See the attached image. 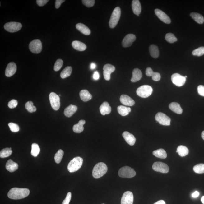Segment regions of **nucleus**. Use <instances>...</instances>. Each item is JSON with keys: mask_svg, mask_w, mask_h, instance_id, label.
Listing matches in <instances>:
<instances>
[{"mask_svg": "<svg viewBox=\"0 0 204 204\" xmlns=\"http://www.w3.org/2000/svg\"><path fill=\"white\" fill-rule=\"evenodd\" d=\"M26 108L28 112L33 113L36 111V107L34 106L33 103L32 101H28L26 103L25 105Z\"/></svg>", "mask_w": 204, "mask_h": 204, "instance_id": "58836bf2", "label": "nucleus"}, {"mask_svg": "<svg viewBox=\"0 0 204 204\" xmlns=\"http://www.w3.org/2000/svg\"><path fill=\"white\" fill-rule=\"evenodd\" d=\"M202 203L204 204V196L202 197L201 198Z\"/></svg>", "mask_w": 204, "mask_h": 204, "instance_id": "052dcab7", "label": "nucleus"}, {"mask_svg": "<svg viewBox=\"0 0 204 204\" xmlns=\"http://www.w3.org/2000/svg\"><path fill=\"white\" fill-rule=\"evenodd\" d=\"M63 65V61L61 59H58L56 61L54 64V71L57 72L61 69Z\"/></svg>", "mask_w": 204, "mask_h": 204, "instance_id": "37998d69", "label": "nucleus"}, {"mask_svg": "<svg viewBox=\"0 0 204 204\" xmlns=\"http://www.w3.org/2000/svg\"><path fill=\"white\" fill-rule=\"evenodd\" d=\"M190 16L198 24H202L204 22V17L199 13L193 12L190 14Z\"/></svg>", "mask_w": 204, "mask_h": 204, "instance_id": "473e14b6", "label": "nucleus"}, {"mask_svg": "<svg viewBox=\"0 0 204 204\" xmlns=\"http://www.w3.org/2000/svg\"><path fill=\"white\" fill-rule=\"evenodd\" d=\"M154 204H166V203H165V202L164 200H159V201L155 202V203Z\"/></svg>", "mask_w": 204, "mask_h": 204, "instance_id": "13d9d810", "label": "nucleus"}, {"mask_svg": "<svg viewBox=\"0 0 204 204\" xmlns=\"http://www.w3.org/2000/svg\"><path fill=\"white\" fill-rule=\"evenodd\" d=\"M76 29L80 31L82 34L86 35H89L90 34L91 31L89 28L86 26L85 25L82 23H78L76 26Z\"/></svg>", "mask_w": 204, "mask_h": 204, "instance_id": "393cba45", "label": "nucleus"}, {"mask_svg": "<svg viewBox=\"0 0 204 204\" xmlns=\"http://www.w3.org/2000/svg\"><path fill=\"white\" fill-rule=\"evenodd\" d=\"M189 150L185 146L181 145L178 147L176 152L178 153L179 155L182 157H183L188 155L189 154Z\"/></svg>", "mask_w": 204, "mask_h": 204, "instance_id": "72a5a7b5", "label": "nucleus"}, {"mask_svg": "<svg viewBox=\"0 0 204 204\" xmlns=\"http://www.w3.org/2000/svg\"><path fill=\"white\" fill-rule=\"evenodd\" d=\"M64 152L61 149H59L58 151V152L56 153L54 156V160L55 162L57 164H59L60 163L62 159L63 155H64Z\"/></svg>", "mask_w": 204, "mask_h": 204, "instance_id": "4c0bfd02", "label": "nucleus"}, {"mask_svg": "<svg viewBox=\"0 0 204 204\" xmlns=\"http://www.w3.org/2000/svg\"><path fill=\"white\" fill-rule=\"evenodd\" d=\"M121 14V9L119 7H117L114 9L109 22V26L110 28L113 29L117 26L120 19Z\"/></svg>", "mask_w": 204, "mask_h": 204, "instance_id": "20e7f679", "label": "nucleus"}, {"mask_svg": "<svg viewBox=\"0 0 204 204\" xmlns=\"http://www.w3.org/2000/svg\"><path fill=\"white\" fill-rule=\"evenodd\" d=\"M96 67V64L95 63H91L90 64V68L91 70H94Z\"/></svg>", "mask_w": 204, "mask_h": 204, "instance_id": "4d7b16f0", "label": "nucleus"}, {"mask_svg": "<svg viewBox=\"0 0 204 204\" xmlns=\"http://www.w3.org/2000/svg\"><path fill=\"white\" fill-rule=\"evenodd\" d=\"M12 153V151L11 147L6 148L3 149L0 152V157L1 158L8 157L11 155Z\"/></svg>", "mask_w": 204, "mask_h": 204, "instance_id": "c9c22d12", "label": "nucleus"}, {"mask_svg": "<svg viewBox=\"0 0 204 204\" xmlns=\"http://www.w3.org/2000/svg\"><path fill=\"white\" fill-rule=\"evenodd\" d=\"M185 78H187V76H185Z\"/></svg>", "mask_w": 204, "mask_h": 204, "instance_id": "680f3d73", "label": "nucleus"}, {"mask_svg": "<svg viewBox=\"0 0 204 204\" xmlns=\"http://www.w3.org/2000/svg\"><path fill=\"white\" fill-rule=\"evenodd\" d=\"M72 46L73 48L77 50L83 51L87 49V46L83 43L78 40H75L72 43Z\"/></svg>", "mask_w": 204, "mask_h": 204, "instance_id": "a878e982", "label": "nucleus"}, {"mask_svg": "<svg viewBox=\"0 0 204 204\" xmlns=\"http://www.w3.org/2000/svg\"><path fill=\"white\" fill-rule=\"evenodd\" d=\"M149 53L150 55L154 58H157L159 57V51L157 46L151 45L149 48Z\"/></svg>", "mask_w": 204, "mask_h": 204, "instance_id": "c756f323", "label": "nucleus"}, {"mask_svg": "<svg viewBox=\"0 0 204 204\" xmlns=\"http://www.w3.org/2000/svg\"><path fill=\"white\" fill-rule=\"evenodd\" d=\"M8 125L10 128V130L14 132H16L19 131V127L18 125L14 123H10Z\"/></svg>", "mask_w": 204, "mask_h": 204, "instance_id": "c03bdc74", "label": "nucleus"}, {"mask_svg": "<svg viewBox=\"0 0 204 204\" xmlns=\"http://www.w3.org/2000/svg\"><path fill=\"white\" fill-rule=\"evenodd\" d=\"M40 152V149L39 146L36 143H33L31 145V155L34 157H36Z\"/></svg>", "mask_w": 204, "mask_h": 204, "instance_id": "e433bc0d", "label": "nucleus"}, {"mask_svg": "<svg viewBox=\"0 0 204 204\" xmlns=\"http://www.w3.org/2000/svg\"><path fill=\"white\" fill-rule=\"evenodd\" d=\"M202 137L203 139L204 140V131L202 132Z\"/></svg>", "mask_w": 204, "mask_h": 204, "instance_id": "bf43d9fd", "label": "nucleus"}, {"mask_svg": "<svg viewBox=\"0 0 204 204\" xmlns=\"http://www.w3.org/2000/svg\"><path fill=\"white\" fill-rule=\"evenodd\" d=\"M152 168L155 171L163 173H167L169 171L168 165L161 162L154 163L153 165Z\"/></svg>", "mask_w": 204, "mask_h": 204, "instance_id": "f8f14e48", "label": "nucleus"}, {"mask_svg": "<svg viewBox=\"0 0 204 204\" xmlns=\"http://www.w3.org/2000/svg\"><path fill=\"white\" fill-rule=\"evenodd\" d=\"M136 37L135 35L129 34L125 37L122 41V45L124 47H128L131 46L133 43L136 40Z\"/></svg>", "mask_w": 204, "mask_h": 204, "instance_id": "dca6fc26", "label": "nucleus"}, {"mask_svg": "<svg viewBox=\"0 0 204 204\" xmlns=\"http://www.w3.org/2000/svg\"><path fill=\"white\" fill-rule=\"evenodd\" d=\"M82 2L84 6L89 8L94 6L95 1L94 0H82Z\"/></svg>", "mask_w": 204, "mask_h": 204, "instance_id": "a18cd8bd", "label": "nucleus"}, {"mask_svg": "<svg viewBox=\"0 0 204 204\" xmlns=\"http://www.w3.org/2000/svg\"><path fill=\"white\" fill-rule=\"evenodd\" d=\"M120 101L123 105L132 106L135 104V102L132 98L126 95H122L120 96Z\"/></svg>", "mask_w": 204, "mask_h": 204, "instance_id": "a211bd4d", "label": "nucleus"}, {"mask_svg": "<svg viewBox=\"0 0 204 204\" xmlns=\"http://www.w3.org/2000/svg\"></svg>", "mask_w": 204, "mask_h": 204, "instance_id": "e2e57ef3", "label": "nucleus"}, {"mask_svg": "<svg viewBox=\"0 0 204 204\" xmlns=\"http://www.w3.org/2000/svg\"><path fill=\"white\" fill-rule=\"evenodd\" d=\"M200 193H199L198 192L196 191H195L194 193H192V196L193 197V198H197L199 196Z\"/></svg>", "mask_w": 204, "mask_h": 204, "instance_id": "6e6d98bb", "label": "nucleus"}, {"mask_svg": "<svg viewBox=\"0 0 204 204\" xmlns=\"http://www.w3.org/2000/svg\"><path fill=\"white\" fill-rule=\"evenodd\" d=\"M29 48L33 53L38 54L41 52L42 50V44L39 40L36 39L30 42Z\"/></svg>", "mask_w": 204, "mask_h": 204, "instance_id": "1a4fd4ad", "label": "nucleus"}, {"mask_svg": "<svg viewBox=\"0 0 204 204\" xmlns=\"http://www.w3.org/2000/svg\"><path fill=\"white\" fill-rule=\"evenodd\" d=\"M30 191L27 188H14L10 189L8 193L9 198L13 200H19L27 197Z\"/></svg>", "mask_w": 204, "mask_h": 204, "instance_id": "f257e3e1", "label": "nucleus"}, {"mask_svg": "<svg viewBox=\"0 0 204 204\" xmlns=\"http://www.w3.org/2000/svg\"><path fill=\"white\" fill-rule=\"evenodd\" d=\"M65 0H56L55 2V8L58 9L60 7L61 3L65 2Z\"/></svg>", "mask_w": 204, "mask_h": 204, "instance_id": "603ef678", "label": "nucleus"}, {"mask_svg": "<svg viewBox=\"0 0 204 204\" xmlns=\"http://www.w3.org/2000/svg\"><path fill=\"white\" fill-rule=\"evenodd\" d=\"M93 78L95 80H97L100 78V75L98 71H95L93 75Z\"/></svg>", "mask_w": 204, "mask_h": 204, "instance_id": "5fc2aeb1", "label": "nucleus"}, {"mask_svg": "<svg viewBox=\"0 0 204 204\" xmlns=\"http://www.w3.org/2000/svg\"><path fill=\"white\" fill-rule=\"evenodd\" d=\"M153 92V89L149 85L140 86L137 89L136 92L138 96L142 98H146L151 95Z\"/></svg>", "mask_w": 204, "mask_h": 204, "instance_id": "39448f33", "label": "nucleus"}, {"mask_svg": "<svg viewBox=\"0 0 204 204\" xmlns=\"http://www.w3.org/2000/svg\"><path fill=\"white\" fill-rule=\"evenodd\" d=\"M193 55L200 57L204 54V47H201L195 49L192 52Z\"/></svg>", "mask_w": 204, "mask_h": 204, "instance_id": "79ce46f5", "label": "nucleus"}, {"mask_svg": "<svg viewBox=\"0 0 204 204\" xmlns=\"http://www.w3.org/2000/svg\"><path fill=\"white\" fill-rule=\"evenodd\" d=\"M193 170L196 173H204V164H199L195 165L193 167Z\"/></svg>", "mask_w": 204, "mask_h": 204, "instance_id": "a19ab883", "label": "nucleus"}, {"mask_svg": "<svg viewBox=\"0 0 204 204\" xmlns=\"http://www.w3.org/2000/svg\"><path fill=\"white\" fill-rule=\"evenodd\" d=\"M155 13L156 16L159 17L162 21L167 24H170L171 23V20L169 17L162 10L159 9H156L155 10Z\"/></svg>", "mask_w": 204, "mask_h": 204, "instance_id": "2eb2a0df", "label": "nucleus"}, {"mask_svg": "<svg viewBox=\"0 0 204 204\" xmlns=\"http://www.w3.org/2000/svg\"><path fill=\"white\" fill-rule=\"evenodd\" d=\"M108 168L104 163H98L95 165L92 171L93 177L98 178L103 176L108 171Z\"/></svg>", "mask_w": 204, "mask_h": 204, "instance_id": "f03ea898", "label": "nucleus"}, {"mask_svg": "<svg viewBox=\"0 0 204 204\" xmlns=\"http://www.w3.org/2000/svg\"><path fill=\"white\" fill-rule=\"evenodd\" d=\"M86 123V121L84 120H81L79 121L78 124H76L73 126V131L76 133H81L84 131V125Z\"/></svg>", "mask_w": 204, "mask_h": 204, "instance_id": "c85d7f7f", "label": "nucleus"}, {"mask_svg": "<svg viewBox=\"0 0 204 204\" xmlns=\"http://www.w3.org/2000/svg\"><path fill=\"white\" fill-rule=\"evenodd\" d=\"M72 197V193L70 192H68L66 198L63 200L62 204H69Z\"/></svg>", "mask_w": 204, "mask_h": 204, "instance_id": "09e8293b", "label": "nucleus"}, {"mask_svg": "<svg viewBox=\"0 0 204 204\" xmlns=\"http://www.w3.org/2000/svg\"><path fill=\"white\" fill-rule=\"evenodd\" d=\"M78 108L76 105H70L65 109L64 114L67 117H71L77 111Z\"/></svg>", "mask_w": 204, "mask_h": 204, "instance_id": "4be33fe9", "label": "nucleus"}, {"mask_svg": "<svg viewBox=\"0 0 204 204\" xmlns=\"http://www.w3.org/2000/svg\"><path fill=\"white\" fill-rule=\"evenodd\" d=\"M169 108L172 111L178 114L182 113L183 110L180 104L176 102H172L169 105Z\"/></svg>", "mask_w": 204, "mask_h": 204, "instance_id": "bb28decb", "label": "nucleus"}, {"mask_svg": "<svg viewBox=\"0 0 204 204\" xmlns=\"http://www.w3.org/2000/svg\"><path fill=\"white\" fill-rule=\"evenodd\" d=\"M153 154L156 157L161 159H165L167 156L166 151L163 149H160L153 151Z\"/></svg>", "mask_w": 204, "mask_h": 204, "instance_id": "2f4dec72", "label": "nucleus"}, {"mask_svg": "<svg viewBox=\"0 0 204 204\" xmlns=\"http://www.w3.org/2000/svg\"><path fill=\"white\" fill-rule=\"evenodd\" d=\"M18 104L17 100H12L8 103V106L10 109H13L16 108Z\"/></svg>", "mask_w": 204, "mask_h": 204, "instance_id": "de8ad7c7", "label": "nucleus"}, {"mask_svg": "<svg viewBox=\"0 0 204 204\" xmlns=\"http://www.w3.org/2000/svg\"><path fill=\"white\" fill-rule=\"evenodd\" d=\"M6 169L9 172H13L16 170L18 168V165L12 160L7 161L6 165Z\"/></svg>", "mask_w": 204, "mask_h": 204, "instance_id": "5701e85b", "label": "nucleus"}, {"mask_svg": "<svg viewBox=\"0 0 204 204\" xmlns=\"http://www.w3.org/2000/svg\"><path fill=\"white\" fill-rule=\"evenodd\" d=\"M155 119L160 124L163 126L170 125L171 120L170 118L164 113L159 112L156 114Z\"/></svg>", "mask_w": 204, "mask_h": 204, "instance_id": "9d476101", "label": "nucleus"}, {"mask_svg": "<svg viewBox=\"0 0 204 204\" xmlns=\"http://www.w3.org/2000/svg\"><path fill=\"white\" fill-rule=\"evenodd\" d=\"M142 73L141 70L138 68H135L133 70L132 76L131 79V81L135 82L140 81L142 78Z\"/></svg>", "mask_w": 204, "mask_h": 204, "instance_id": "b1692460", "label": "nucleus"}, {"mask_svg": "<svg viewBox=\"0 0 204 204\" xmlns=\"http://www.w3.org/2000/svg\"><path fill=\"white\" fill-rule=\"evenodd\" d=\"M153 71L152 68L151 67H148L146 69V75L148 76H151V75L153 73Z\"/></svg>", "mask_w": 204, "mask_h": 204, "instance_id": "864d4df0", "label": "nucleus"}, {"mask_svg": "<svg viewBox=\"0 0 204 204\" xmlns=\"http://www.w3.org/2000/svg\"><path fill=\"white\" fill-rule=\"evenodd\" d=\"M103 75L105 80L109 81L110 79V74L115 70V67L110 64H106L103 67Z\"/></svg>", "mask_w": 204, "mask_h": 204, "instance_id": "ddd939ff", "label": "nucleus"}, {"mask_svg": "<svg viewBox=\"0 0 204 204\" xmlns=\"http://www.w3.org/2000/svg\"><path fill=\"white\" fill-rule=\"evenodd\" d=\"M111 108L107 102H104L100 108V112L103 115H105V114H110L111 112Z\"/></svg>", "mask_w": 204, "mask_h": 204, "instance_id": "412c9836", "label": "nucleus"}, {"mask_svg": "<svg viewBox=\"0 0 204 204\" xmlns=\"http://www.w3.org/2000/svg\"><path fill=\"white\" fill-rule=\"evenodd\" d=\"M49 1L48 0H37L36 2L39 6L42 7L45 6Z\"/></svg>", "mask_w": 204, "mask_h": 204, "instance_id": "3c124183", "label": "nucleus"}, {"mask_svg": "<svg viewBox=\"0 0 204 204\" xmlns=\"http://www.w3.org/2000/svg\"><path fill=\"white\" fill-rule=\"evenodd\" d=\"M133 195L131 191H128L123 194L121 199V204H133Z\"/></svg>", "mask_w": 204, "mask_h": 204, "instance_id": "4468645a", "label": "nucleus"}, {"mask_svg": "<svg viewBox=\"0 0 204 204\" xmlns=\"http://www.w3.org/2000/svg\"><path fill=\"white\" fill-rule=\"evenodd\" d=\"M123 137L126 142L130 145L133 146L135 145L136 142V138L134 135L130 133L127 131L124 132L123 133Z\"/></svg>", "mask_w": 204, "mask_h": 204, "instance_id": "6ab92c4d", "label": "nucleus"}, {"mask_svg": "<svg viewBox=\"0 0 204 204\" xmlns=\"http://www.w3.org/2000/svg\"><path fill=\"white\" fill-rule=\"evenodd\" d=\"M4 27L8 32L14 33L20 30L22 28V25L19 22H9L5 24Z\"/></svg>", "mask_w": 204, "mask_h": 204, "instance_id": "0eeeda50", "label": "nucleus"}, {"mask_svg": "<svg viewBox=\"0 0 204 204\" xmlns=\"http://www.w3.org/2000/svg\"><path fill=\"white\" fill-rule=\"evenodd\" d=\"M136 174V172L133 169H132L129 166L122 167L120 169L118 172L119 176L122 178H131L135 176Z\"/></svg>", "mask_w": 204, "mask_h": 204, "instance_id": "423d86ee", "label": "nucleus"}, {"mask_svg": "<svg viewBox=\"0 0 204 204\" xmlns=\"http://www.w3.org/2000/svg\"><path fill=\"white\" fill-rule=\"evenodd\" d=\"M118 112L120 115L122 116H126L129 115L131 111V109L123 105H120L118 107Z\"/></svg>", "mask_w": 204, "mask_h": 204, "instance_id": "7c9ffc66", "label": "nucleus"}, {"mask_svg": "<svg viewBox=\"0 0 204 204\" xmlns=\"http://www.w3.org/2000/svg\"><path fill=\"white\" fill-rule=\"evenodd\" d=\"M16 70L17 66L15 63L13 62L10 63L7 67L5 75L7 77H11L16 72Z\"/></svg>", "mask_w": 204, "mask_h": 204, "instance_id": "f3484780", "label": "nucleus"}, {"mask_svg": "<svg viewBox=\"0 0 204 204\" xmlns=\"http://www.w3.org/2000/svg\"><path fill=\"white\" fill-rule=\"evenodd\" d=\"M72 72L71 67L68 66L63 70L60 74V76L63 79L66 78L70 76Z\"/></svg>", "mask_w": 204, "mask_h": 204, "instance_id": "f704fd0d", "label": "nucleus"}, {"mask_svg": "<svg viewBox=\"0 0 204 204\" xmlns=\"http://www.w3.org/2000/svg\"><path fill=\"white\" fill-rule=\"evenodd\" d=\"M49 100L52 108L55 110H58L60 107L59 96L55 93H51L49 95Z\"/></svg>", "mask_w": 204, "mask_h": 204, "instance_id": "6e6552de", "label": "nucleus"}, {"mask_svg": "<svg viewBox=\"0 0 204 204\" xmlns=\"http://www.w3.org/2000/svg\"><path fill=\"white\" fill-rule=\"evenodd\" d=\"M197 90L198 94L200 96H204V86H199L197 88Z\"/></svg>", "mask_w": 204, "mask_h": 204, "instance_id": "8fccbe9b", "label": "nucleus"}, {"mask_svg": "<svg viewBox=\"0 0 204 204\" xmlns=\"http://www.w3.org/2000/svg\"><path fill=\"white\" fill-rule=\"evenodd\" d=\"M83 161V159L80 156L74 158L68 163L67 166L68 171L71 173L78 171L81 167Z\"/></svg>", "mask_w": 204, "mask_h": 204, "instance_id": "7ed1b4c3", "label": "nucleus"}, {"mask_svg": "<svg viewBox=\"0 0 204 204\" xmlns=\"http://www.w3.org/2000/svg\"><path fill=\"white\" fill-rule=\"evenodd\" d=\"M81 99L82 101L87 102L91 99L92 98L91 95L86 90H82L80 93Z\"/></svg>", "mask_w": 204, "mask_h": 204, "instance_id": "cd10ccee", "label": "nucleus"}, {"mask_svg": "<svg viewBox=\"0 0 204 204\" xmlns=\"http://www.w3.org/2000/svg\"><path fill=\"white\" fill-rule=\"evenodd\" d=\"M132 7L133 13L139 16L141 12V6L140 1L133 0L132 2Z\"/></svg>", "mask_w": 204, "mask_h": 204, "instance_id": "aec40b11", "label": "nucleus"}, {"mask_svg": "<svg viewBox=\"0 0 204 204\" xmlns=\"http://www.w3.org/2000/svg\"><path fill=\"white\" fill-rule=\"evenodd\" d=\"M165 39L170 43H173L177 40V39L175 37L174 35L172 33H167L165 36Z\"/></svg>", "mask_w": 204, "mask_h": 204, "instance_id": "ea45409f", "label": "nucleus"}, {"mask_svg": "<svg viewBox=\"0 0 204 204\" xmlns=\"http://www.w3.org/2000/svg\"><path fill=\"white\" fill-rule=\"evenodd\" d=\"M171 80L174 84L180 87L185 84L186 78L185 76H183L178 73H175L172 75Z\"/></svg>", "mask_w": 204, "mask_h": 204, "instance_id": "9b49d317", "label": "nucleus"}, {"mask_svg": "<svg viewBox=\"0 0 204 204\" xmlns=\"http://www.w3.org/2000/svg\"><path fill=\"white\" fill-rule=\"evenodd\" d=\"M151 76L152 77V80L155 81H158L161 79L160 74L159 73L156 72H153L151 74Z\"/></svg>", "mask_w": 204, "mask_h": 204, "instance_id": "49530a36", "label": "nucleus"}]
</instances>
